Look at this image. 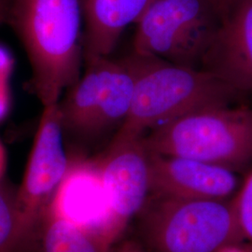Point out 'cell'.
Masks as SVG:
<instances>
[{"label": "cell", "mask_w": 252, "mask_h": 252, "mask_svg": "<svg viewBox=\"0 0 252 252\" xmlns=\"http://www.w3.org/2000/svg\"><path fill=\"white\" fill-rule=\"evenodd\" d=\"M81 0H7V21L27 51L31 87L44 107L81 78Z\"/></svg>", "instance_id": "6da1fadb"}, {"label": "cell", "mask_w": 252, "mask_h": 252, "mask_svg": "<svg viewBox=\"0 0 252 252\" xmlns=\"http://www.w3.org/2000/svg\"><path fill=\"white\" fill-rule=\"evenodd\" d=\"M135 73L132 105L119 133L146 131L204 108L229 105L239 94L212 73L132 53Z\"/></svg>", "instance_id": "7a4b0ae2"}, {"label": "cell", "mask_w": 252, "mask_h": 252, "mask_svg": "<svg viewBox=\"0 0 252 252\" xmlns=\"http://www.w3.org/2000/svg\"><path fill=\"white\" fill-rule=\"evenodd\" d=\"M135 218L136 239L148 252H217L225 244L244 239L234 198L150 194Z\"/></svg>", "instance_id": "3957f363"}, {"label": "cell", "mask_w": 252, "mask_h": 252, "mask_svg": "<svg viewBox=\"0 0 252 252\" xmlns=\"http://www.w3.org/2000/svg\"><path fill=\"white\" fill-rule=\"evenodd\" d=\"M150 153L180 156L229 167L252 162V108H204L143 135Z\"/></svg>", "instance_id": "277c9868"}, {"label": "cell", "mask_w": 252, "mask_h": 252, "mask_svg": "<svg viewBox=\"0 0 252 252\" xmlns=\"http://www.w3.org/2000/svg\"><path fill=\"white\" fill-rule=\"evenodd\" d=\"M220 15L213 0H153L136 24L133 53L201 69Z\"/></svg>", "instance_id": "5b68a950"}, {"label": "cell", "mask_w": 252, "mask_h": 252, "mask_svg": "<svg viewBox=\"0 0 252 252\" xmlns=\"http://www.w3.org/2000/svg\"><path fill=\"white\" fill-rule=\"evenodd\" d=\"M135 73L128 56L86 61V69L59 110L63 131L90 137L125 123L135 90Z\"/></svg>", "instance_id": "8992f818"}, {"label": "cell", "mask_w": 252, "mask_h": 252, "mask_svg": "<svg viewBox=\"0 0 252 252\" xmlns=\"http://www.w3.org/2000/svg\"><path fill=\"white\" fill-rule=\"evenodd\" d=\"M59 103L43 108L32 152L15 202L22 228V252H28L42 214L70 162L64 152Z\"/></svg>", "instance_id": "52a82bcc"}, {"label": "cell", "mask_w": 252, "mask_h": 252, "mask_svg": "<svg viewBox=\"0 0 252 252\" xmlns=\"http://www.w3.org/2000/svg\"><path fill=\"white\" fill-rule=\"evenodd\" d=\"M47 208L109 247L126 231L113 213L95 162H70Z\"/></svg>", "instance_id": "ba28073f"}, {"label": "cell", "mask_w": 252, "mask_h": 252, "mask_svg": "<svg viewBox=\"0 0 252 252\" xmlns=\"http://www.w3.org/2000/svg\"><path fill=\"white\" fill-rule=\"evenodd\" d=\"M149 154L143 135L117 132L95 161L113 213L125 230L151 194Z\"/></svg>", "instance_id": "9c48e42d"}, {"label": "cell", "mask_w": 252, "mask_h": 252, "mask_svg": "<svg viewBox=\"0 0 252 252\" xmlns=\"http://www.w3.org/2000/svg\"><path fill=\"white\" fill-rule=\"evenodd\" d=\"M201 69L238 94L252 92V0H224Z\"/></svg>", "instance_id": "30bf717a"}, {"label": "cell", "mask_w": 252, "mask_h": 252, "mask_svg": "<svg viewBox=\"0 0 252 252\" xmlns=\"http://www.w3.org/2000/svg\"><path fill=\"white\" fill-rule=\"evenodd\" d=\"M151 194L186 199L234 198L240 188L235 171L198 160L149 152Z\"/></svg>", "instance_id": "8fae6325"}, {"label": "cell", "mask_w": 252, "mask_h": 252, "mask_svg": "<svg viewBox=\"0 0 252 252\" xmlns=\"http://www.w3.org/2000/svg\"><path fill=\"white\" fill-rule=\"evenodd\" d=\"M153 0H81L85 61L108 57L125 29L137 24Z\"/></svg>", "instance_id": "7c38bea8"}, {"label": "cell", "mask_w": 252, "mask_h": 252, "mask_svg": "<svg viewBox=\"0 0 252 252\" xmlns=\"http://www.w3.org/2000/svg\"><path fill=\"white\" fill-rule=\"evenodd\" d=\"M36 245L38 252H109L112 248L95 235L54 215L47 207L28 252Z\"/></svg>", "instance_id": "4fadbf2b"}, {"label": "cell", "mask_w": 252, "mask_h": 252, "mask_svg": "<svg viewBox=\"0 0 252 252\" xmlns=\"http://www.w3.org/2000/svg\"><path fill=\"white\" fill-rule=\"evenodd\" d=\"M23 239L15 194L0 186V252H22Z\"/></svg>", "instance_id": "5bb4252c"}, {"label": "cell", "mask_w": 252, "mask_h": 252, "mask_svg": "<svg viewBox=\"0 0 252 252\" xmlns=\"http://www.w3.org/2000/svg\"><path fill=\"white\" fill-rule=\"evenodd\" d=\"M234 202L242 236L252 243V169L235 194Z\"/></svg>", "instance_id": "9a60e30c"}, {"label": "cell", "mask_w": 252, "mask_h": 252, "mask_svg": "<svg viewBox=\"0 0 252 252\" xmlns=\"http://www.w3.org/2000/svg\"><path fill=\"white\" fill-rule=\"evenodd\" d=\"M109 252H148L137 239H125L118 241L110 249Z\"/></svg>", "instance_id": "2e32d148"}, {"label": "cell", "mask_w": 252, "mask_h": 252, "mask_svg": "<svg viewBox=\"0 0 252 252\" xmlns=\"http://www.w3.org/2000/svg\"><path fill=\"white\" fill-rule=\"evenodd\" d=\"M13 60L9 52L0 46V80H8Z\"/></svg>", "instance_id": "e0dca14e"}, {"label": "cell", "mask_w": 252, "mask_h": 252, "mask_svg": "<svg viewBox=\"0 0 252 252\" xmlns=\"http://www.w3.org/2000/svg\"><path fill=\"white\" fill-rule=\"evenodd\" d=\"M9 108L8 80H0V120L4 117Z\"/></svg>", "instance_id": "ac0fdd59"}, {"label": "cell", "mask_w": 252, "mask_h": 252, "mask_svg": "<svg viewBox=\"0 0 252 252\" xmlns=\"http://www.w3.org/2000/svg\"><path fill=\"white\" fill-rule=\"evenodd\" d=\"M217 252H251V246L242 243V240L223 245Z\"/></svg>", "instance_id": "d6986e66"}, {"label": "cell", "mask_w": 252, "mask_h": 252, "mask_svg": "<svg viewBox=\"0 0 252 252\" xmlns=\"http://www.w3.org/2000/svg\"><path fill=\"white\" fill-rule=\"evenodd\" d=\"M7 21V0H0V25Z\"/></svg>", "instance_id": "ffe728a7"}, {"label": "cell", "mask_w": 252, "mask_h": 252, "mask_svg": "<svg viewBox=\"0 0 252 252\" xmlns=\"http://www.w3.org/2000/svg\"><path fill=\"white\" fill-rule=\"evenodd\" d=\"M5 162H6L5 152H4V149H3L2 145L0 143V177H1L2 173L4 171V168H5Z\"/></svg>", "instance_id": "44dd1931"}, {"label": "cell", "mask_w": 252, "mask_h": 252, "mask_svg": "<svg viewBox=\"0 0 252 252\" xmlns=\"http://www.w3.org/2000/svg\"><path fill=\"white\" fill-rule=\"evenodd\" d=\"M213 1H215L217 4H219V5L221 7V5H222V3H223L224 0H213Z\"/></svg>", "instance_id": "7402d4cb"}, {"label": "cell", "mask_w": 252, "mask_h": 252, "mask_svg": "<svg viewBox=\"0 0 252 252\" xmlns=\"http://www.w3.org/2000/svg\"><path fill=\"white\" fill-rule=\"evenodd\" d=\"M251 246V252H252V245H250Z\"/></svg>", "instance_id": "603a6c76"}]
</instances>
